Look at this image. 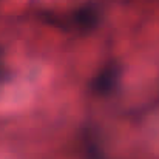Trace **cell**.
Returning a JSON list of instances; mask_svg holds the SVG:
<instances>
[{"instance_id": "cell-1", "label": "cell", "mask_w": 159, "mask_h": 159, "mask_svg": "<svg viewBox=\"0 0 159 159\" xmlns=\"http://www.w3.org/2000/svg\"><path fill=\"white\" fill-rule=\"evenodd\" d=\"M116 82V74L113 70H107L102 73V76L96 80V90L98 91H108Z\"/></svg>"}]
</instances>
